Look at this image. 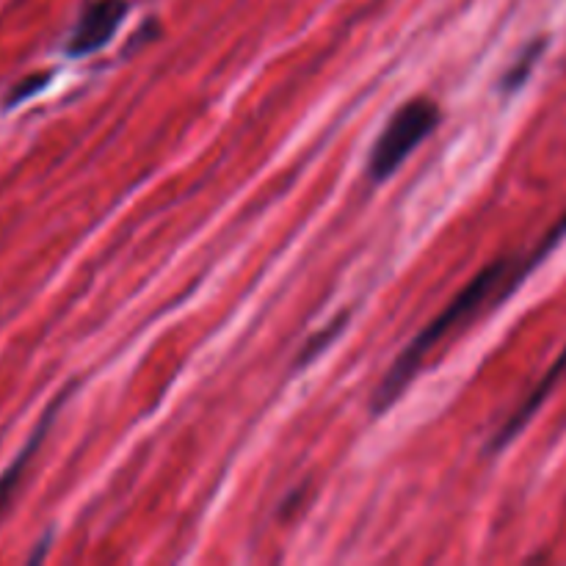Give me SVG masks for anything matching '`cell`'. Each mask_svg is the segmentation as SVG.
<instances>
[{"label": "cell", "mask_w": 566, "mask_h": 566, "mask_svg": "<svg viewBox=\"0 0 566 566\" xmlns=\"http://www.w3.org/2000/svg\"><path fill=\"white\" fill-rule=\"evenodd\" d=\"M511 260L500 257L495 263H489L486 268H481L462 293H456L453 301L439 312L437 318L420 332V335L409 343V346L401 351V357L395 359L390 373L384 376V382L379 384V390L373 393V401H370V412L373 415H384L390 406L404 395L406 384L412 382L417 376L420 365L426 362V357L434 351V346H439V340L451 335L453 329H459L462 324H467L473 318L475 312L484 310L486 301H503L509 296V279H511Z\"/></svg>", "instance_id": "obj_1"}, {"label": "cell", "mask_w": 566, "mask_h": 566, "mask_svg": "<svg viewBox=\"0 0 566 566\" xmlns=\"http://www.w3.org/2000/svg\"><path fill=\"white\" fill-rule=\"evenodd\" d=\"M437 122L439 108L428 97H415L401 105L373 144L368 158L370 180H387L415 152L417 144H423L434 133Z\"/></svg>", "instance_id": "obj_2"}, {"label": "cell", "mask_w": 566, "mask_h": 566, "mask_svg": "<svg viewBox=\"0 0 566 566\" xmlns=\"http://www.w3.org/2000/svg\"><path fill=\"white\" fill-rule=\"evenodd\" d=\"M128 12V0H89L83 6L75 28H72L67 53L75 58L97 53L100 47H105L114 39V34L119 31L122 20L128 17Z\"/></svg>", "instance_id": "obj_3"}, {"label": "cell", "mask_w": 566, "mask_h": 566, "mask_svg": "<svg viewBox=\"0 0 566 566\" xmlns=\"http://www.w3.org/2000/svg\"><path fill=\"white\" fill-rule=\"evenodd\" d=\"M67 395H70V390H67V393L58 395L56 401L47 406L45 417L39 420V426L34 428V434H31V439L25 442L23 451L17 453V459H14V462L9 464V470H3V475H0V520H3V514L9 511V506H12L14 495H17V489H20V484H23L25 470H28V464L34 462V456H36V451H39V445L45 442L47 431H50V426H53V420H56L58 406L67 401Z\"/></svg>", "instance_id": "obj_4"}, {"label": "cell", "mask_w": 566, "mask_h": 566, "mask_svg": "<svg viewBox=\"0 0 566 566\" xmlns=\"http://www.w3.org/2000/svg\"><path fill=\"white\" fill-rule=\"evenodd\" d=\"M564 373H566V348L561 351V357L553 362V368L544 373L542 382L536 384V387L531 390V395H528V398L517 406V412H514V415H511L509 420L500 426V431H497L495 439H492V445H489V451H500L503 445H509L511 439L520 434L522 428H525V423L536 415V409L544 404V398L553 393V387L558 384V379H561Z\"/></svg>", "instance_id": "obj_5"}, {"label": "cell", "mask_w": 566, "mask_h": 566, "mask_svg": "<svg viewBox=\"0 0 566 566\" xmlns=\"http://www.w3.org/2000/svg\"><path fill=\"white\" fill-rule=\"evenodd\" d=\"M566 235V213L564 216H561V221H558V224H555L553 230L547 232V235H544V241L539 243V246H536V252H533L531 257H528V260H522L520 266L514 268V271H511V279H509V293L514 288H517V285H520L522 279H525V274H528V271H533V268L539 266V263H542L544 257H547V252H550V249H553L555 243L561 241V238H564Z\"/></svg>", "instance_id": "obj_6"}, {"label": "cell", "mask_w": 566, "mask_h": 566, "mask_svg": "<svg viewBox=\"0 0 566 566\" xmlns=\"http://www.w3.org/2000/svg\"><path fill=\"white\" fill-rule=\"evenodd\" d=\"M542 47H544V39H536L525 53L520 56V61L511 67L506 75H503V89H517V86H522V81H528V72L533 70V64H536V56L542 53Z\"/></svg>", "instance_id": "obj_7"}, {"label": "cell", "mask_w": 566, "mask_h": 566, "mask_svg": "<svg viewBox=\"0 0 566 566\" xmlns=\"http://www.w3.org/2000/svg\"><path fill=\"white\" fill-rule=\"evenodd\" d=\"M343 318H346V315H340V318H337L335 324L329 326V329H324V332H321V335L315 337V340H310V343H307V348L301 351L299 365H301V362H304V359H312V357H315V354H318V351L324 348V343H329V340H332V337H335L337 332L343 329Z\"/></svg>", "instance_id": "obj_8"}]
</instances>
